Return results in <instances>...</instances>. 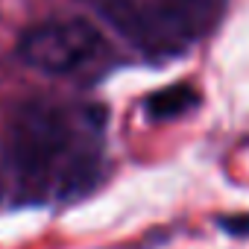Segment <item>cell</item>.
<instances>
[{"mask_svg":"<svg viewBox=\"0 0 249 249\" xmlns=\"http://www.w3.org/2000/svg\"><path fill=\"white\" fill-rule=\"evenodd\" d=\"M100 53H103V38H100L97 27H91L85 21L38 24L30 33H24V38L18 44V56L30 68H36L41 73H53V76L82 71Z\"/></svg>","mask_w":249,"mask_h":249,"instance_id":"cell-2","label":"cell"},{"mask_svg":"<svg viewBox=\"0 0 249 249\" xmlns=\"http://www.w3.org/2000/svg\"><path fill=\"white\" fill-rule=\"evenodd\" d=\"M196 103H199V94L191 85H170L147 97V114L153 120H173L196 108Z\"/></svg>","mask_w":249,"mask_h":249,"instance_id":"cell-3","label":"cell"},{"mask_svg":"<svg viewBox=\"0 0 249 249\" xmlns=\"http://www.w3.org/2000/svg\"><path fill=\"white\" fill-rule=\"evenodd\" d=\"M103 114L50 100L24 103L9 123V161L36 196L79 194L100 164Z\"/></svg>","mask_w":249,"mask_h":249,"instance_id":"cell-1","label":"cell"}]
</instances>
